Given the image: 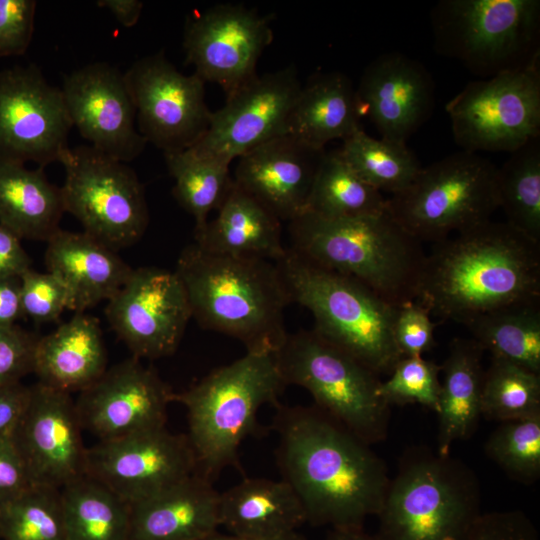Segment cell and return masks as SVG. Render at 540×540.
<instances>
[{
    "instance_id": "obj_3",
    "label": "cell",
    "mask_w": 540,
    "mask_h": 540,
    "mask_svg": "<svg viewBox=\"0 0 540 540\" xmlns=\"http://www.w3.org/2000/svg\"><path fill=\"white\" fill-rule=\"evenodd\" d=\"M175 272L202 328L237 339L246 352L281 347L291 299L275 262L214 254L193 243L180 253Z\"/></svg>"
},
{
    "instance_id": "obj_7",
    "label": "cell",
    "mask_w": 540,
    "mask_h": 540,
    "mask_svg": "<svg viewBox=\"0 0 540 540\" xmlns=\"http://www.w3.org/2000/svg\"><path fill=\"white\" fill-rule=\"evenodd\" d=\"M481 512L477 476L425 449L404 455L377 515L380 540H468Z\"/></svg>"
},
{
    "instance_id": "obj_18",
    "label": "cell",
    "mask_w": 540,
    "mask_h": 540,
    "mask_svg": "<svg viewBox=\"0 0 540 540\" xmlns=\"http://www.w3.org/2000/svg\"><path fill=\"white\" fill-rule=\"evenodd\" d=\"M301 88L294 66L257 74L226 98L222 108L212 112L206 133L189 149L199 157L231 164L252 149L287 134Z\"/></svg>"
},
{
    "instance_id": "obj_23",
    "label": "cell",
    "mask_w": 540,
    "mask_h": 540,
    "mask_svg": "<svg viewBox=\"0 0 540 540\" xmlns=\"http://www.w3.org/2000/svg\"><path fill=\"white\" fill-rule=\"evenodd\" d=\"M325 152L285 134L237 158L232 178L281 222H290L306 211Z\"/></svg>"
},
{
    "instance_id": "obj_48",
    "label": "cell",
    "mask_w": 540,
    "mask_h": 540,
    "mask_svg": "<svg viewBox=\"0 0 540 540\" xmlns=\"http://www.w3.org/2000/svg\"><path fill=\"white\" fill-rule=\"evenodd\" d=\"M31 388L20 382L0 384V439H12L26 411Z\"/></svg>"
},
{
    "instance_id": "obj_4",
    "label": "cell",
    "mask_w": 540,
    "mask_h": 540,
    "mask_svg": "<svg viewBox=\"0 0 540 540\" xmlns=\"http://www.w3.org/2000/svg\"><path fill=\"white\" fill-rule=\"evenodd\" d=\"M289 223L291 248L352 277L394 306L415 301L426 253L387 212L326 218L304 212Z\"/></svg>"
},
{
    "instance_id": "obj_38",
    "label": "cell",
    "mask_w": 540,
    "mask_h": 540,
    "mask_svg": "<svg viewBox=\"0 0 540 540\" xmlns=\"http://www.w3.org/2000/svg\"><path fill=\"white\" fill-rule=\"evenodd\" d=\"M481 415L500 423L540 416V374L491 357L484 371Z\"/></svg>"
},
{
    "instance_id": "obj_11",
    "label": "cell",
    "mask_w": 540,
    "mask_h": 540,
    "mask_svg": "<svg viewBox=\"0 0 540 540\" xmlns=\"http://www.w3.org/2000/svg\"><path fill=\"white\" fill-rule=\"evenodd\" d=\"M61 188L65 212L85 233L114 251L141 239L149 224L144 187L127 163L91 145L66 148Z\"/></svg>"
},
{
    "instance_id": "obj_19",
    "label": "cell",
    "mask_w": 540,
    "mask_h": 540,
    "mask_svg": "<svg viewBox=\"0 0 540 540\" xmlns=\"http://www.w3.org/2000/svg\"><path fill=\"white\" fill-rule=\"evenodd\" d=\"M173 395L156 370L132 356L81 391L75 407L83 431L104 441L165 427Z\"/></svg>"
},
{
    "instance_id": "obj_36",
    "label": "cell",
    "mask_w": 540,
    "mask_h": 540,
    "mask_svg": "<svg viewBox=\"0 0 540 540\" xmlns=\"http://www.w3.org/2000/svg\"><path fill=\"white\" fill-rule=\"evenodd\" d=\"M339 152L365 183L391 195L406 189L422 168L407 144L374 138L363 129L343 140Z\"/></svg>"
},
{
    "instance_id": "obj_39",
    "label": "cell",
    "mask_w": 540,
    "mask_h": 540,
    "mask_svg": "<svg viewBox=\"0 0 540 540\" xmlns=\"http://www.w3.org/2000/svg\"><path fill=\"white\" fill-rule=\"evenodd\" d=\"M0 540H67L60 489L32 485L1 505Z\"/></svg>"
},
{
    "instance_id": "obj_35",
    "label": "cell",
    "mask_w": 540,
    "mask_h": 540,
    "mask_svg": "<svg viewBox=\"0 0 540 540\" xmlns=\"http://www.w3.org/2000/svg\"><path fill=\"white\" fill-rule=\"evenodd\" d=\"M170 175L174 179L172 193L179 205L195 221V231L208 222V215L218 209L233 185L230 164L199 157L190 149L164 153Z\"/></svg>"
},
{
    "instance_id": "obj_50",
    "label": "cell",
    "mask_w": 540,
    "mask_h": 540,
    "mask_svg": "<svg viewBox=\"0 0 540 540\" xmlns=\"http://www.w3.org/2000/svg\"><path fill=\"white\" fill-rule=\"evenodd\" d=\"M22 317L20 279H0V327L13 326Z\"/></svg>"
},
{
    "instance_id": "obj_53",
    "label": "cell",
    "mask_w": 540,
    "mask_h": 540,
    "mask_svg": "<svg viewBox=\"0 0 540 540\" xmlns=\"http://www.w3.org/2000/svg\"><path fill=\"white\" fill-rule=\"evenodd\" d=\"M203 540H306L300 533L297 531L291 532L288 534L267 537V538H252V537H242L232 534H220L218 532L213 533Z\"/></svg>"
},
{
    "instance_id": "obj_28",
    "label": "cell",
    "mask_w": 540,
    "mask_h": 540,
    "mask_svg": "<svg viewBox=\"0 0 540 540\" xmlns=\"http://www.w3.org/2000/svg\"><path fill=\"white\" fill-rule=\"evenodd\" d=\"M306 522L301 500L282 479L245 478L219 494V525L232 535L275 537Z\"/></svg>"
},
{
    "instance_id": "obj_21",
    "label": "cell",
    "mask_w": 540,
    "mask_h": 540,
    "mask_svg": "<svg viewBox=\"0 0 540 540\" xmlns=\"http://www.w3.org/2000/svg\"><path fill=\"white\" fill-rule=\"evenodd\" d=\"M13 435L33 485L61 489L85 475L87 447L71 394L39 382Z\"/></svg>"
},
{
    "instance_id": "obj_22",
    "label": "cell",
    "mask_w": 540,
    "mask_h": 540,
    "mask_svg": "<svg viewBox=\"0 0 540 540\" xmlns=\"http://www.w3.org/2000/svg\"><path fill=\"white\" fill-rule=\"evenodd\" d=\"M361 115L380 138L407 144L431 117L435 85L425 66L403 53L381 54L365 68L356 88Z\"/></svg>"
},
{
    "instance_id": "obj_6",
    "label": "cell",
    "mask_w": 540,
    "mask_h": 540,
    "mask_svg": "<svg viewBox=\"0 0 540 540\" xmlns=\"http://www.w3.org/2000/svg\"><path fill=\"white\" fill-rule=\"evenodd\" d=\"M291 302L311 312L312 328L377 375L403 358L393 337L397 306L360 281L324 268L287 247L275 262Z\"/></svg>"
},
{
    "instance_id": "obj_8",
    "label": "cell",
    "mask_w": 540,
    "mask_h": 540,
    "mask_svg": "<svg viewBox=\"0 0 540 540\" xmlns=\"http://www.w3.org/2000/svg\"><path fill=\"white\" fill-rule=\"evenodd\" d=\"M275 357L287 386L307 390L313 405L369 445L385 440L390 406L379 375L313 329L288 333Z\"/></svg>"
},
{
    "instance_id": "obj_31",
    "label": "cell",
    "mask_w": 540,
    "mask_h": 540,
    "mask_svg": "<svg viewBox=\"0 0 540 540\" xmlns=\"http://www.w3.org/2000/svg\"><path fill=\"white\" fill-rule=\"evenodd\" d=\"M65 213L61 188L43 168L0 161V225L20 239L48 241Z\"/></svg>"
},
{
    "instance_id": "obj_43",
    "label": "cell",
    "mask_w": 540,
    "mask_h": 540,
    "mask_svg": "<svg viewBox=\"0 0 540 540\" xmlns=\"http://www.w3.org/2000/svg\"><path fill=\"white\" fill-rule=\"evenodd\" d=\"M436 324L430 313L412 301L397 308L393 323V337L403 357H423L435 345Z\"/></svg>"
},
{
    "instance_id": "obj_52",
    "label": "cell",
    "mask_w": 540,
    "mask_h": 540,
    "mask_svg": "<svg viewBox=\"0 0 540 540\" xmlns=\"http://www.w3.org/2000/svg\"><path fill=\"white\" fill-rule=\"evenodd\" d=\"M326 540H380L377 536L368 535L362 528L332 529Z\"/></svg>"
},
{
    "instance_id": "obj_24",
    "label": "cell",
    "mask_w": 540,
    "mask_h": 540,
    "mask_svg": "<svg viewBox=\"0 0 540 540\" xmlns=\"http://www.w3.org/2000/svg\"><path fill=\"white\" fill-rule=\"evenodd\" d=\"M198 472L130 505L129 540H203L217 532L219 492Z\"/></svg>"
},
{
    "instance_id": "obj_45",
    "label": "cell",
    "mask_w": 540,
    "mask_h": 540,
    "mask_svg": "<svg viewBox=\"0 0 540 540\" xmlns=\"http://www.w3.org/2000/svg\"><path fill=\"white\" fill-rule=\"evenodd\" d=\"M39 337L16 324L0 327V384L20 382L33 373Z\"/></svg>"
},
{
    "instance_id": "obj_44",
    "label": "cell",
    "mask_w": 540,
    "mask_h": 540,
    "mask_svg": "<svg viewBox=\"0 0 540 540\" xmlns=\"http://www.w3.org/2000/svg\"><path fill=\"white\" fill-rule=\"evenodd\" d=\"M36 6L34 0H0V57L26 52L34 31Z\"/></svg>"
},
{
    "instance_id": "obj_1",
    "label": "cell",
    "mask_w": 540,
    "mask_h": 540,
    "mask_svg": "<svg viewBox=\"0 0 540 540\" xmlns=\"http://www.w3.org/2000/svg\"><path fill=\"white\" fill-rule=\"evenodd\" d=\"M270 429L277 434L281 479L301 500L307 522L332 529L362 528L377 516L390 477L371 445L315 405L278 403Z\"/></svg>"
},
{
    "instance_id": "obj_33",
    "label": "cell",
    "mask_w": 540,
    "mask_h": 540,
    "mask_svg": "<svg viewBox=\"0 0 540 540\" xmlns=\"http://www.w3.org/2000/svg\"><path fill=\"white\" fill-rule=\"evenodd\" d=\"M466 327L491 357L540 374V302L503 308L482 315Z\"/></svg>"
},
{
    "instance_id": "obj_13",
    "label": "cell",
    "mask_w": 540,
    "mask_h": 540,
    "mask_svg": "<svg viewBox=\"0 0 540 540\" xmlns=\"http://www.w3.org/2000/svg\"><path fill=\"white\" fill-rule=\"evenodd\" d=\"M124 75L146 142L163 153L179 152L206 133L212 112L198 75L179 72L162 51L135 61Z\"/></svg>"
},
{
    "instance_id": "obj_42",
    "label": "cell",
    "mask_w": 540,
    "mask_h": 540,
    "mask_svg": "<svg viewBox=\"0 0 540 540\" xmlns=\"http://www.w3.org/2000/svg\"><path fill=\"white\" fill-rule=\"evenodd\" d=\"M19 279L23 315L35 323L55 322L64 310H69L68 291L52 273H40L30 268Z\"/></svg>"
},
{
    "instance_id": "obj_49",
    "label": "cell",
    "mask_w": 540,
    "mask_h": 540,
    "mask_svg": "<svg viewBox=\"0 0 540 540\" xmlns=\"http://www.w3.org/2000/svg\"><path fill=\"white\" fill-rule=\"evenodd\" d=\"M20 241L15 233L0 225V279L20 278L31 268V258Z\"/></svg>"
},
{
    "instance_id": "obj_17",
    "label": "cell",
    "mask_w": 540,
    "mask_h": 540,
    "mask_svg": "<svg viewBox=\"0 0 540 540\" xmlns=\"http://www.w3.org/2000/svg\"><path fill=\"white\" fill-rule=\"evenodd\" d=\"M196 472L197 462L187 435L171 433L166 426L99 441L86 451L85 475L129 505Z\"/></svg>"
},
{
    "instance_id": "obj_27",
    "label": "cell",
    "mask_w": 540,
    "mask_h": 540,
    "mask_svg": "<svg viewBox=\"0 0 540 540\" xmlns=\"http://www.w3.org/2000/svg\"><path fill=\"white\" fill-rule=\"evenodd\" d=\"M217 211L212 221L194 232V243L201 249L273 262L284 256L287 247L282 243L281 221L234 181Z\"/></svg>"
},
{
    "instance_id": "obj_15",
    "label": "cell",
    "mask_w": 540,
    "mask_h": 540,
    "mask_svg": "<svg viewBox=\"0 0 540 540\" xmlns=\"http://www.w3.org/2000/svg\"><path fill=\"white\" fill-rule=\"evenodd\" d=\"M271 15L238 4H219L190 16L183 48L187 64L204 82L219 85L226 98L256 75V66L273 41Z\"/></svg>"
},
{
    "instance_id": "obj_20",
    "label": "cell",
    "mask_w": 540,
    "mask_h": 540,
    "mask_svg": "<svg viewBox=\"0 0 540 540\" xmlns=\"http://www.w3.org/2000/svg\"><path fill=\"white\" fill-rule=\"evenodd\" d=\"M64 102L80 135L95 149L125 163L138 157L146 140L136 127V109L125 75L95 62L64 77Z\"/></svg>"
},
{
    "instance_id": "obj_41",
    "label": "cell",
    "mask_w": 540,
    "mask_h": 540,
    "mask_svg": "<svg viewBox=\"0 0 540 540\" xmlns=\"http://www.w3.org/2000/svg\"><path fill=\"white\" fill-rule=\"evenodd\" d=\"M441 366L423 357H403L389 378L381 381L379 395L388 405L420 404L438 410Z\"/></svg>"
},
{
    "instance_id": "obj_47",
    "label": "cell",
    "mask_w": 540,
    "mask_h": 540,
    "mask_svg": "<svg viewBox=\"0 0 540 540\" xmlns=\"http://www.w3.org/2000/svg\"><path fill=\"white\" fill-rule=\"evenodd\" d=\"M32 485L12 439H0V506L15 499Z\"/></svg>"
},
{
    "instance_id": "obj_25",
    "label": "cell",
    "mask_w": 540,
    "mask_h": 540,
    "mask_svg": "<svg viewBox=\"0 0 540 540\" xmlns=\"http://www.w3.org/2000/svg\"><path fill=\"white\" fill-rule=\"evenodd\" d=\"M47 272L66 287L69 310L84 313L110 300L131 275V268L117 253L85 232L61 228L47 241Z\"/></svg>"
},
{
    "instance_id": "obj_32",
    "label": "cell",
    "mask_w": 540,
    "mask_h": 540,
    "mask_svg": "<svg viewBox=\"0 0 540 540\" xmlns=\"http://www.w3.org/2000/svg\"><path fill=\"white\" fill-rule=\"evenodd\" d=\"M67 540H129L130 505L83 475L60 489Z\"/></svg>"
},
{
    "instance_id": "obj_46",
    "label": "cell",
    "mask_w": 540,
    "mask_h": 540,
    "mask_svg": "<svg viewBox=\"0 0 540 540\" xmlns=\"http://www.w3.org/2000/svg\"><path fill=\"white\" fill-rule=\"evenodd\" d=\"M468 540H539L536 526L521 510L482 513Z\"/></svg>"
},
{
    "instance_id": "obj_12",
    "label": "cell",
    "mask_w": 540,
    "mask_h": 540,
    "mask_svg": "<svg viewBox=\"0 0 540 540\" xmlns=\"http://www.w3.org/2000/svg\"><path fill=\"white\" fill-rule=\"evenodd\" d=\"M539 60L472 81L446 104L462 151L512 153L540 137Z\"/></svg>"
},
{
    "instance_id": "obj_2",
    "label": "cell",
    "mask_w": 540,
    "mask_h": 540,
    "mask_svg": "<svg viewBox=\"0 0 540 540\" xmlns=\"http://www.w3.org/2000/svg\"><path fill=\"white\" fill-rule=\"evenodd\" d=\"M415 301L431 316L465 326L503 308L540 302V243L492 220L433 243Z\"/></svg>"
},
{
    "instance_id": "obj_51",
    "label": "cell",
    "mask_w": 540,
    "mask_h": 540,
    "mask_svg": "<svg viewBox=\"0 0 540 540\" xmlns=\"http://www.w3.org/2000/svg\"><path fill=\"white\" fill-rule=\"evenodd\" d=\"M97 5L108 9L124 27H133L139 20L143 3L138 0H100Z\"/></svg>"
},
{
    "instance_id": "obj_29",
    "label": "cell",
    "mask_w": 540,
    "mask_h": 540,
    "mask_svg": "<svg viewBox=\"0 0 540 540\" xmlns=\"http://www.w3.org/2000/svg\"><path fill=\"white\" fill-rule=\"evenodd\" d=\"M356 88L340 72L319 73L302 85L288 121L287 134L317 149L342 141L361 127Z\"/></svg>"
},
{
    "instance_id": "obj_40",
    "label": "cell",
    "mask_w": 540,
    "mask_h": 540,
    "mask_svg": "<svg viewBox=\"0 0 540 540\" xmlns=\"http://www.w3.org/2000/svg\"><path fill=\"white\" fill-rule=\"evenodd\" d=\"M484 449L510 478L535 483L540 478V416L501 422Z\"/></svg>"
},
{
    "instance_id": "obj_26",
    "label": "cell",
    "mask_w": 540,
    "mask_h": 540,
    "mask_svg": "<svg viewBox=\"0 0 540 540\" xmlns=\"http://www.w3.org/2000/svg\"><path fill=\"white\" fill-rule=\"evenodd\" d=\"M107 369V353L99 320L85 313L40 336L33 373L48 387L73 393L85 390Z\"/></svg>"
},
{
    "instance_id": "obj_30",
    "label": "cell",
    "mask_w": 540,
    "mask_h": 540,
    "mask_svg": "<svg viewBox=\"0 0 540 540\" xmlns=\"http://www.w3.org/2000/svg\"><path fill=\"white\" fill-rule=\"evenodd\" d=\"M484 350L474 339H453L441 366L437 450L448 456L456 441L469 438L481 415Z\"/></svg>"
},
{
    "instance_id": "obj_16",
    "label": "cell",
    "mask_w": 540,
    "mask_h": 540,
    "mask_svg": "<svg viewBox=\"0 0 540 540\" xmlns=\"http://www.w3.org/2000/svg\"><path fill=\"white\" fill-rule=\"evenodd\" d=\"M104 312L133 357L149 360L172 355L192 318L181 279L158 267L133 269Z\"/></svg>"
},
{
    "instance_id": "obj_34",
    "label": "cell",
    "mask_w": 540,
    "mask_h": 540,
    "mask_svg": "<svg viewBox=\"0 0 540 540\" xmlns=\"http://www.w3.org/2000/svg\"><path fill=\"white\" fill-rule=\"evenodd\" d=\"M386 203L387 198L365 183L338 149L324 153L305 212L326 218L378 215L386 212Z\"/></svg>"
},
{
    "instance_id": "obj_10",
    "label": "cell",
    "mask_w": 540,
    "mask_h": 540,
    "mask_svg": "<svg viewBox=\"0 0 540 540\" xmlns=\"http://www.w3.org/2000/svg\"><path fill=\"white\" fill-rule=\"evenodd\" d=\"M498 167L459 151L422 167L402 192L387 198V214L419 242L436 243L488 220L499 208Z\"/></svg>"
},
{
    "instance_id": "obj_37",
    "label": "cell",
    "mask_w": 540,
    "mask_h": 540,
    "mask_svg": "<svg viewBox=\"0 0 540 540\" xmlns=\"http://www.w3.org/2000/svg\"><path fill=\"white\" fill-rule=\"evenodd\" d=\"M510 154L498 167L499 208L505 222L540 243V137Z\"/></svg>"
},
{
    "instance_id": "obj_5",
    "label": "cell",
    "mask_w": 540,
    "mask_h": 540,
    "mask_svg": "<svg viewBox=\"0 0 540 540\" xmlns=\"http://www.w3.org/2000/svg\"><path fill=\"white\" fill-rule=\"evenodd\" d=\"M286 386L275 353L246 352L185 391L174 392L173 402L187 411L186 435L197 472L214 482L227 467L241 470L239 448L258 431L259 409L277 405Z\"/></svg>"
},
{
    "instance_id": "obj_14",
    "label": "cell",
    "mask_w": 540,
    "mask_h": 540,
    "mask_svg": "<svg viewBox=\"0 0 540 540\" xmlns=\"http://www.w3.org/2000/svg\"><path fill=\"white\" fill-rule=\"evenodd\" d=\"M72 126L61 88L36 65L0 71V161L59 162Z\"/></svg>"
},
{
    "instance_id": "obj_9",
    "label": "cell",
    "mask_w": 540,
    "mask_h": 540,
    "mask_svg": "<svg viewBox=\"0 0 540 540\" xmlns=\"http://www.w3.org/2000/svg\"><path fill=\"white\" fill-rule=\"evenodd\" d=\"M431 28L437 53L483 79L540 58L539 0H441Z\"/></svg>"
}]
</instances>
